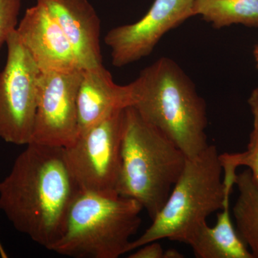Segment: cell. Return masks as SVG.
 Here are the masks:
<instances>
[{"label":"cell","mask_w":258,"mask_h":258,"mask_svg":"<svg viewBox=\"0 0 258 258\" xmlns=\"http://www.w3.org/2000/svg\"><path fill=\"white\" fill-rule=\"evenodd\" d=\"M80 191L64 147L31 142L0 181V210L15 230L48 249L63 233Z\"/></svg>","instance_id":"cell-1"},{"label":"cell","mask_w":258,"mask_h":258,"mask_svg":"<svg viewBox=\"0 0 258 258\" xmlns=\"http://www.w3.org/2000/svg\"><path fill=\"white\" fill-rule=\"evenodd\" d=\"M129 85L131 107L186 158L196 157L208 147L206 103L175 61L160 57Z\"/></svg>","instance_id":"cell-2"},{"label":"cell","mask_w":258,"mask_h":258,"mask_svg":"<svg viewBox=\"0 0 258 258\" xmlns=\"http://www.w3.org/2000/svg\"><path fill=\"white\" fill-rule=\"evenodd\" d=\"M231 193L224 183L220 153L209 144L196 157L186 158L164 206L150 227L131 242L129 252L162 239L189 244L211 214L230 205Z\"/></svg>","instance_id":"cell-3"},{"label":"cell","mask_w":258,"mask_h":258,"mask_svg":"<svg viewBox=\"0 0 258 258\" xmlns=\"http://www.w3.org/2000/svg\"><path fill=\"white\" fill-rule=\"evenodd\" d=\"M186 161L170 139L133 107L125 108L118 195L137 200L152 220L169 198Z\"/></svg>","instance_id":"cell-4"},{"label":"cell","mask_w":258,"mask_h":258,"mask_svg":"<svg viewBox=\"0 0 258 258\" xmlns=\"http://www.w3.org/2000/svg\"><path fill=\"white\" fill-rule=\"evenodd\" d=\"M144 209L134 199L80 191L63 233L48 250L77 258H118L142 224Z\"/></svg>","instance_id":"cell-5"},{"label":"cell","mask_w":258,"mask_h":258,"mask_svg":"<svg viewBox=\"0 0 258 258\" xmlns=\"http://www.w3.org/2000/svg\"><path fill=\"white\" fill-rule=\"evenodd\" d=\"M125 108L113 112L64 147L66 162L81 191L119 195Z\"/></svg>","instance_id":"cell-6"},{"label":"cell","mask_w":258,"mask_h":258,"mask_svg":"<svg viewBox=\"0 0 258 258\" xmlns=\"http://www.w3.org/2000/svg\"><path fill=\"white\" fill-rule=\"evenodd\" d=\"M8 57L0 71V139L28 145L32 142L41 71L12 32L6 42Z\"/></svg>","instance_id":"cell-7"},{"label":"cell","mask_w":258,"mask_h":258,"mask_svg":"<svg viewBox=\"0 0 258 258\" xmlns=\"http://www.w3.org/2000/svg\"><path fill=\"white\" fill-rule=\"evenodd\" d=\"M82 76V69L42 73L31 142L66 147L76 141L79 134L77 99Z\"/></svg>","instance_id":"cell-8"},{"label":"cell","mask_w":258,"mask_h":258,"mask_svg":"<svg viewBox=\"0 0 258 258\" xmlns=\"http://www.w3.org/2000/svg\"><path fill=\"white\" fill-rule=\"evenodd\" d=\"M195 0H154L137 23L109 30L104 41L111 49L112 64L121 68L150 55L162 37L194 15Z\"/></svg>","instance_id":"cell-9"},{"label":"cell","mask_w":258,"mask_h":258,"mask_svg":"<svg viewBox=\"0 0 258 258\" xmlns=\"http://www.w3.org/2000/svg\"><path fill=\"white\" fill-rule=\"evenodd\" d=\"M16 32L42 73L81 69L64 32L42 5L26 10Z\"/></svg>","instance_id":"cell-10"},{"label":"cell","mask_w":258,"mask_h":258,"mask_svg":"<svg viewBox=\"0 0 258 258\" xmlns=\"http://www.w3.org/2000/svg\"><path fill=\"white\" fill-rule=\"evenodd\" d=\"M57 22L83 70L103 66L101 20L88 0H36Z\"/></svg>","instance_id":"cell-11"},{"label":"cell","mask_w":258,"mask_h":258,"mask_svg":"<svg viewBox=\"0 0 258 258\" xmlns=\"http://www.w3.org/2000/svg\"><path fill=\"white\" fill-rule=\"evenodd\" d=\"M77 104L81 134L113 112L132 106L130 85L116 84L103 66L83 70Z\"/></svg>","instance_id":"cell-12"},{"label":"cell","mask_w":258,"mask_h":258,"mask_svg":"<svg viewBox=\"0 0 258 258\" xmlns=\"http://www.w3.org/2000/svg\"><path fill=\"white\" fill-rule=\"evenodd\" d=\"M217 215L215 226L203 224L189 244L198 258H254L231 220L230 205Z\"/></svg>","instance_id":"cell-13"},{"label":"cell","mask_w":258,"mask_h":258,"mask_svg":"<svg viewBox=\"0 0 258 258\" xmlns=\"http://www.w3.org/2000/svg\"><path fill=\"white\" fill-rule=\"evenodd\" d=\"M239 195L232 208L236 230L250 251L258 258V184L248 169L236 175Z\"/></svg>","instance_id":"cell-14"},{"label":"cell","mask_w":258,"mask_h":258,"mask_svg":"<svg viewBox=\"0 0 258 258\" xmlns=\"http://www.w3.org/2000/svg\"><path fill=\"white\" fill-rule=\"evenodd\" d=\"M193 11L216 29L232 25L258 28V0H195Z\"/></svg>","instance_id":"cell-15"},{"label":"cell","mask_w":258,"mask_h":258,"mask_svg":"<svg viewBox=\"0 0 258 258\" xmlns=\"http://www.w3.org/2000/svg\"><path fill=\"white\" fill-rule=\"evenodd\" d=\"M223 169V180L225 186L232 189L235 185L236 169L241 166H246L250 171L254 181L258 184V130L252 129L249 136L247 149L240 153L220 154Z\"/></svg>","instance_id":"cell-16"},{"label":"cell","mask_w":258,"mask_h":258,"mask_svg":"<svg viewBox=\"0 0 258 258\" xmlns=\"http://www.w3.org/2000/svg\"><path fill=\"white\" fill-rule=\"evenodd\" d=\"M23 0H0V49L18 26Z\"/></svg>","instance_id":"cell-17"},{"label":"cell","mask_w":258,"mask_h":258,"mask_svg":"<svg viewBox=\"0 0 258 258\" xmlns=\"http://www.w3.org/2000/svg\"><path fill=\"white\" fill-rule=\"evenodd\" d=\"M164 250L158 241L149 242L137 248L129 258H163Z\"/></svg>","instance_id":"cell-18"},{"label":"cell","mask_w":258,"mask_h":258,"mask_svg":"<svg viewBox=\"0 0 258 258\" xmlns=\"http://www.w3.org/2000/svg\"><path fill=\"white\" fill-rule=\"evenodd\" d=\"M248 104L253 115V128L258 130V87L253 90L248 99Z\"/></svg>","instance_id":"cell-19"},{"label":"cell","mask_w":258,"mask_h":258,"mask_svg":"<svg viewBox=\"0 0 258 258\" xmlns=\"http://www.w3.org/2000/svg\"><path fill=\"white\" fill-rule=\"evenodd\" d=\"M184 254H181L175 249H169L164 250V257L163 258H183Z\"/></svg>","instance_id":"cell-20"},{"label":"cell","mask_w":258,"mask_h":258,"mask_svg":"<svg viewBox=\"0 0 258 258\" xmlns=\"http://www.w3.org/2000/svg\"><path fill=\"white\" fill-rule=\"evenodd\" d=\"M253 55L254 57V60H255L256 62V66H257V68L258 69V43L257 44V45H256V46L254 47Z\"/></svg>","instance_id":"cell-21"},{"label":"cell","mask_w":258,"mask_h":258,"mask_svg":"<svg viewBox=\"0 0 258 258\" xmlns=\"http://www.w3.org/2000/svg\"><path fill=\"white\" fill-rule=\"evenodd\" d=\"M3 249V245H2L1 242H0V250Z\"/></svg>","instance_id":"cell-22"}]
</instances>
